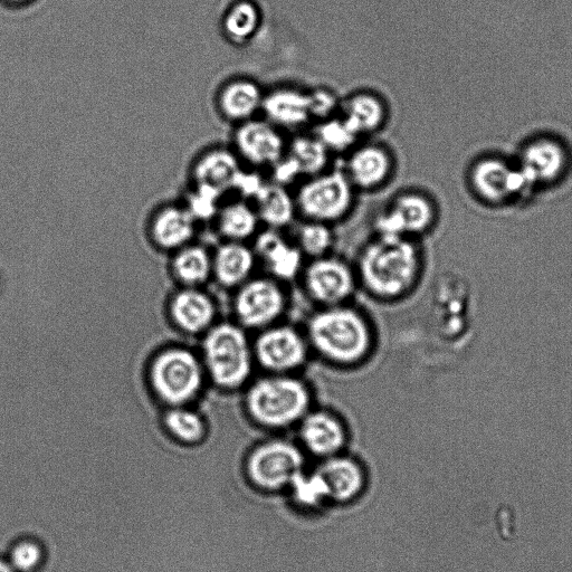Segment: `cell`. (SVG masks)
I'll return each instance as SVG.
<instances>
[{"label":"cell","instance_id":"obj_1","mask_svg":"<svg viewBox=\"0 0 572 572\" xmlns=\"http://www.w3.org/2000/svg\"><path fill=\"white\" fill-rule=\"evenodd\" d=\"M359 286L380 302L404 300L424 272L421 247L412 238L375 234L361 247L355 265Z\"/></svg>","mask_w":572,"mask_h":572},{"label":"cell","instance_id":"obj_2","mask_svg":"<svg viewBox=\"0 0 572 572\" xmlns=\"http://www.w3.org/2000/svg\"><path fill=\"white\" fill-rule=\"evenodd\" d=\"M312 356L338 369L364 366L377 345L373 322L350 303L317 308L305 323Z\"/></svg>","mask_w":572,"mask_h":572},{"label":"cell","instance_id":"obj_3","mask_svg":"<svg viewBox=\"0 0 572 572\" xmlns=\"http://www.w3.org/2000/svg\"><path fill=\"white\" fill-rule=\"evenodd\" d=\"M313 406V389L300 375L263 374L244 388L246 418L255 428L271 434L295 429Z\"/></svg>","mask_w":572,"mask_h":572},{"label":"cell","instance_id":"obj_4","mask_svg":"<svg viewBox=\"0 0 572 572\" xmlns=\"http://www.w3.org/2000/svg\"><path fill=\"white\" fill-rule=\"evenodd\" d=\"M204 359L209 377L226 392L244 389L254 378L253 340L236 322H222L208 330Z\"/></svg>","mask_w":572,"mask_h":572},{"label":"cell","instance_id":"obj_5","mask_svg":"<svg viewBox=\"0 0 572 572\" xmlns=\"http://www.w3.org/2000/svg\"><path fill=\"white\" fill-rule=\"evenodd\" d=\"M305 465L307 454L298 442L275 435L249 448L244 454L243 472L254 490L274 495L288 491Z\"/></svg>","mask_w":572,"mask_h":572},{"label":"cell","instance_id":"obj_6","mask_svg":"<svg viewBox=\"0 0 572 572\" xmlns=\"http://www.w3.org/2000/svg\"><path fill=\"white\" fill-rule=\"evenodd\" d=\"M357 189L343 169H328L305 178L294 194L303 221L331 226L345 221L355 209Z\"/></svg>","mask_w":572,"mask_h":572},{"label":"cell","instance_id":"obj_7","mask_svg":"<svg viewBox=\"0 0 572 572\" xmlns=\"http://www.w3.org/2000/svg\"><path fill=\"white\" fill-rule=\"evenodd\" d=\"M252 340L256 368L263 374L299 375L312 356L304 330L290 323L257 331Z\"/></svg>","mask_w":572,"mask_h":572},{"label":"cell","instance_id":"obj_8","mask_svg":"<svg viewBox=\"0 0 572 572\" xmlns=\"http://www.w3.org/2000/svg\"><path fill=\"white\" fill-rule=\"evenodd\" d=\"M285 285L263 274L238 286L233 303L235 322L254 332L281 322L289 308Z\"/></svg>","mask_w":572,"mask_h":572},{"label":"cell","instance_id":"obj_9","mask_svg":"<svg viewBox=\"0 0 572 572\" xmlns=\"http://www.w3.org/2000/svg\"><path fill=\"white\" fill-rule=\"evenodd\" d=\"M150 379L161 400L179 407L199 394L204 384V369L192 352L168 349L152 362Z\"/></svg>","mask_w":572,"mask_h":572},{"label":"cell","instance_id":"obj_10","mask_svg":"<svg viewBox=\"0 0 572 572\" xmlns=\"http://www.w3.org/2000/svg\"><path fill=\"white\" fill-rule=\"evenodd\" d=\"M299 279L317 308L350 303L359 288L355 266L333 253L305 263Z\"/></svg>","mask_w":572,"mask_h":572},{"label":"cell","instance_id":"obj_11","mask_svg":"<svg viewBox=\"0 0 572 572\" xmlns=\"http://www.w3.org/2000/svg\"><path fill=\"white\" fill-rule=\"evenodd\" d=\"M438 218L434 199L417 188L398 192L375 221V234L418 240L433 230Z\"/></svg>","mask_w":572,"mask_h":572},{"label":"cell","instance_id":"obj_12","mask_svg":"<svg viewBox=\"0 0 572 572\" xmlns=\"http://www.w3.org/2000/svg\"><path fill=\"white\" fill-rule=\"evenodd\" d=\"M294 431L304 453L320 461L345 453L350 443L345 419L327 407L314 405Z\"/></svg>","mask_w":572,"mask_h":572},{"label":"cell","instance_id":"obj_13","mask_svg":"<svg viewBox=\"0 0 572 572\" xmlns=\"http://www.w3.org/2000/svg\"><path fill=\"white\" fill-rule=\"evenodd\" d=\"M288 142L281 129L264 118H255L235 126L232 149L243 165L271 169L285 156Z\"/></svg>","mask_w":572,"mask_h":572},{"label":"cell","instance_id":"obj_14","mask_svg":"<svg viewBox=\"0 0 572 572\" xmlns=\"http://www.w3.org/2000/svg\"><path fill=\"white\" fill-rule=\"evenodd\" d=\"M396 169L395 154L384 143L359 142L349 152L343 170L358 193H375L392 181Z\"/></svg>","mask_w":572,"mask_h":572},{"label":"cell","instance_id":"obj_15","mask_svg":"<svg viewBox=\"0 0 572 572\" xmlns=\"http://www.w3.org/2000/svg\"><path fill=\"white\" fill-rule=\"evenodd\" d=\"M327 486L330 504L348 507L365 497L369 471L357 456L342 453L321 460L316 467Z\"/></svg>","mask_w":572,"mask_h":572},{"label":"cell","instance_id":"obj_16","mask_svg":"<svg viewBox=\"0 0 572 572\" xmlns=\"http://www.w3.org/2000/svg\"><path fill=\"white\" fill-rule=\"evenodd\" d=\"M254 240L257 264L262 266L264 274L284 284L300 278L305 257L294 241L284 237L281 231L271 228H265Z\"/></svg>","mask_w":572,"mask_h":572},{"label":"cell","instance_id":"obj_17","mask_svg":"<svg viewBox=\"0 0 572 572\" xmlns=\"http://www.w3.org/2000/svg\"><path fill=\"white\" fill-rule=\"evenodd\" d=\"M243 169V162L232 147L207 148L200 152L190 166V183L192 187L211 189L224 197L234 192Z\"/></svg>","mask_w":572,"mask_h":572},{"label":"cell","instance_id":"obj_18","mask_svg":"<svg viewBox=\"0 0 572 572\" xmlns=\"http://www.w3.org/2000/svg\"><path fill=\"white\" fill-rule=\"evenodd\" d=\"M474 192L491 204L507 203L529 186L519 168L500 159H485L472 170Z\"/></svg>","mask_w":572,"mask_h":572},{"label":"cell","instance_id":"obj_19","mask_svg":"<svg viewBox=\"0 0 572 572\" xmlns=\"http://www.w3.org/2000/svg\"><path fill=\"white\" fill-rule=\"evenodd\" d=\"M262 114L283 132L301 130L313 122L309 91L280 85L265 92Z\"/></svg>","mask_w":572,"mask_h":572},{"label":"cell","instance_id":"obj_20","mask_svg":"<svg viewBox=\"0 0 572 572\" xmlns=\"http://www.w3.org/2000/svg\"><path fill=\"white\" fill-rule=\"evenodd\" d=\"M265 91L250 78H233L219 87L215 104L219 116L234 126L257 118L262 113Z\"/></svg>","mask_w":572,"mask_h":572},{"label":"cell","instance_id":"obj_21","mask_svg":"<svg viewBox=\"0 0 572 572\" xmlns=\"http://www.w3.org/2000/svg\"><path fill=\"white\" fill-rule=\"evenodd\" d=\"M568 164V152L559 141L539 139L524 148L519 169L528 185L550 184L566 173Z\"/></svg>","mask_w":572,"mask_h":572},{"label":"cell","instance_id":"obj_22","mask_svg":"<svg viewBox=\"0 0 572 572\" xmlns=\"http://www.w3.org/2000/svg\"><path fill=\"white\" fill-rule=\"evenodd\" d=\"M339 114L362 138L384 130L390 110L383 95L373 90H358L341 100Z\"/></svg>","mask_w":572,"mask_h":572},{"label":"cell","instance_id":"obj_23","mask_svg":"<svg viewBox=\"0 0 572 572\" xmlns=\"http://www.w3.org/2000/svg\"><path fill=\"white\" fill-rule=\"evenodd\" d=\"M196 222L185 204H167L152 217L151 235L162 249H178L192 240Z\"/></svg>","mask_w":572,"mask_h":572},{"label":"cell","instance_id":"obj_24","mask_svg":"<svg viewBox=\"0 0 572 572\" xmlns=\"http://www.w3.org/2000/svg\"><path fill=\"white\" fill-rule=\"evenodd\" d=\"M259 266L253 246L244 242L227 241L213 259V273L219 284L237 289L254 276Z\"/></svg>","mask_w":572,"mask_h":572},{"label":"cell","instance_id":"obj_25","mask_svg":"<svg viewBox=\"0 0 572 572\" xmlns=\"http://www.w3.org/2000/svg\"><path fill=\"white\" fill-rule=\"evenodd\" d=\"M254 205L261 224L271 230L282 231L289 227L298 216L294 194L288 187L266 183L261 192L254 198Z\"/></svg>","mask_w":572,"mask_h":572},{"label":"cell","instance_id":"obj_26","mask_svg":"<svg viewBox=\"0 0 572 572\" xmlns=\"http://www.w3.org/2000/svg\"><path fill=\"white\" fill-rule=\"evenodd\" d=\"M171 314L179 328L199 333L213 327L216 308L213 300L205 293L187 290L176 295L171 303Z\"/></svg>","mask_w":572,"mask_h":572},{"label":"cell","instance_id":"obj_27","mask_svg":"<svg viewBox=\"0 0 572 572\" xmlns=\"http://www.w3.org/2000/svg\"><path fill=\"white\" fill-rule=\"evenodd\" d=\"M215 218L219 233L230 242L246 243L261 232L260 217L254 205L245 199L222 204Z\"/></svg>","mask_w":572,"mask_h":572},{"label":"cell","instance_id":"obj_28","mask_svg":"<svg viewBox=\"0 0 572 572\" xmlns=\"http://www.w3.org/2000/svg\"><path fill=\"white\" fill-rule=\"evenodd\" d=\"M263 15L254 0H236L222 18V34L234 46L249 44L260 31Z\"/></svg>","mask_w":572,"mask_h":572},{"label":"cell","instance_id":"obj_29","mask_svg":"<svg viewBox=\"0 0 572 572\" xmlns=\"http://www.w3.org/2000/svg\"><path fill=\"white\" fill-rule=\"evenodd\" d=\"M288 155L300 170L302 178H310L329 169L332 155L323 146V143L311 133V135L295 136L288 142Z\"/></svg>","mask_w":572,"mask_h":572},{"label":"cell","instance_id":"obj_30","mask_svg":"<svg viewBox=\"0 0 572 572\" xmlns=\"http://www.w3.org/2000/svg\"><path fill=\"white\" fill-rule=\"evenodd\" d=\"M294 243L305 260L319 259L332 253L336 243L333 226L320 222L303 221L295 232Z\"/></svg>","mask_w":572,"mask_h":572},{"label":"cell","instance_id":"obj_31","mask_svg":"<svg viewBox=\"0 0 572 572\" xmlns=\"http://www.w3.org/2000/svg\"><path fill=\"white\" fill-rule=\"evenodd\" d=\"M168 433L184 446H198L207 440V426L204 419L188 409L176 407L165 418Z\"/></svg>","mask_w":572,"mask_h":572},{"label":"cell","instance_id":"obj_32","mask_svg":"<svg viewBox=\"0 0 572 572\" xmlns=\"http://www.w3.org/2000/svg\"><path fill=\"white\" fill-rule=\"evenodd\" d=\"M312 133L330 151L331 155H348L361 139L340 114L316 123V130Z\"/></svg>","mask_w":572,"mask_h":572},{"label":"cell","instance_id":"obj_33","mask_svg":"<svg viewBox=\"0 0 572 572\" xmlns=\"http://www.w3.org/2000/svg\"><path fill=\"white\" fill-rule=\"evenodd\" d=\"M174 268L181 281L196 285L213 273V259L203 247H187L177 255Z\"/></svg>","mask_w":572,"mask_h":572},{"label":"cell","instance_id":"obj_34","mask_svg":"<svg viewBox=\"0 0 572 572\" xmlns=\"http://www.w3.org/2000/svg\"><path fill=\"white\" fill-rule=\"evenodd\" d=\"M6 558L16 572H37L44 565L46 552L40 541L23 538L13 543Z\"/></svg>","mask_w":572,"mask_h":572},{"label":"cell","instance_id":"obj_35","mask_svg":"<svg viewBox=\"0 0 572 572\" xmlns=\"http://www.w3.org/2000/svg\"><path fill=\"white\" fill-rule=\"evenodd\" d=\"M311 114L314 123L337 116L341 100L335 91L329 88L309 90Z\"/></svg>","mask_w":572,"mask_h":572},{"label":"cell","instance_id":"obj_36","mask_svg":"<svg viewBox=\"0 0 572 572\" xmlns=\"http://www.w3.org/2000/svg\"><path fill=\"white\" fill-rule=\"evenodd\" d=\"M0 572H16L6 557H0Z\"/></svg>","mask_w":572,"mask_h":572},{"label":"cell","instance_id":"obj_37","mask_svg":"<svg viewBox=\"0 0 572 572\" xmlns=\"http://www.w3.org/2000/svg\"><path fill=\"white\" fill-rule=\"evenodd\" d=\"M9 2H13V3H23V2H26V0H9Z\"/></svg>","mask_w":572,"mask_h":572}]
</instances>
